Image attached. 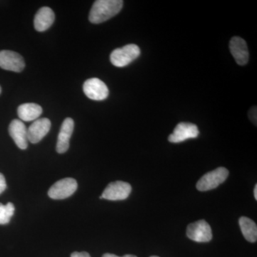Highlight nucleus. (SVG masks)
<instances>
[{"label": "nucleus", "mask_w": 257, "mask_h": 257, "mask_svg": "<svg viewBox=\"0 0 257 257\" xmlns=\"http://www.w3.org/2000/svg\"><path fill=\"white\" fill-rule=\"evenodd\" d=\"M77 189V182L74 179L65 178L57 181L51 187L49 197L53 199H64L72 196Z\"/></svg>", "instance_id": "5"}, {"label": "nucleus", "mask_w": 257, "mask_h": 257, "mask_svg": "<svg viewBox=\"0 0 257 257\" xmlns=\"http://www.w3.org/2000/svg\"><path fill=\"white\" fill-rule=\"evenodd\" d=\"M253 196H254L255 199L257 200V185H255L254 189H253Z\"/></svg>", "instance_id": "22"}, {"label": "nucleus", "mask_w": 257, "mask_h": 257, "mask_svg": "<svg viewBox=\"0 0 257 257\" xmlns=\"http://www.w3.org/2000/svg\"><path fill=\"white\" fill-rule=\"evenodd\" d=\"M102 257H120V256H116V255L113 254V253H104V254L103 255ZM121 257H138V256H135V255L126 254V255H124V256H121Z\"/></svg>", "instance_id": "21"}, {"label": "nucleus", "mask_w": 257, "mask_h": 257, "mask_svg": "<svg viewBox=\"0 0 257 257\" xmlns=\"http://www.w3.org/2000/svg\"><path fill=\"white\" fill-rule=\"evenodd\" d=\"M71 257H91L89 253L86 252V251H82V252H73L71 254Z\"/></svg>", "instance_id": "20"}, {"label": "nucleus", "mask_w": 257, "mask_h": 257, "mask_svg": "<svg viewBox=\"0 0 257 257\" xmlns=\"http://www.w3.org/2000/svg\"><path fill=\"white\" fill-rule=\"evenodd\" d=\"M150 257H160V256H150Z\"/></svg>", "instance_id": "24"}, {"label": "nucleus", "mask_w": 257, "mask_h": 257, "mask_svg": "<svg viewBox=\"0 0 257 257\" xmlns=\"http://www.w3.org/2000/svg\"><path fill=\"white\" fill-rule=\"evenodd\" d=\"M241 233L245 239L249 242H256L257 240V226L256 223L246 216H241L239 220Z\"/></svg>", "instance_id": "16"}, {"label": "nucleus", "mask_w": 257, "mask_h": 257, "mask_svg": "<svg viewBox=\"0 0 257 257\" xmlns=\"http://www.w3.org/2000/svg\"><path fill=\"white\" fill-rule=\"evenodd\" d=\"M55 15L53 10L47 7L40 8L35 15L34 26L38 32H45L52 26L55 22Z\"/></svg>", "instance_id": "14"}, {"label": "nucleus", "mask_w": 257, "mask_h": 257, "mask_svg": "<svg viewBox=\"0 0 257 257\" xmlns=\"http://www.w3.org/2000/svg\"><path fill=\"white\" fill-rule=\"evenodd\" d=\"M131 192V184L123 181H116L108 184L100 199L111 201L124 200L127 199Z\"/></svg>", "instance_id": "4"}, {"label": "nucleus", "mask_w": 257, "mask_h": 257, "mask_svg": "<svg viewBox=\"0 0 257 257\" xmlns=\"http://www.w3.org/2000/svg\"><path fill=\"white\" fill-rule=\"evenodd\" d=\"M141 51L138 45L130 44L111 52L110 61L115 67H124L138 58Z\"/></svg>", "instance_id": "2"}, {"label": "nucleus", "mask_w": 257, "mask_h": 257, "mask_svg": "<svg viewBox=\"0 0 257 257\" xmlns=\"http://www.w3.org/2000/svg\"><path fill=\"white\" fill-rule=\"evenodd\" d=\"M50 128L51 121L47 118L35 120L28 128V141L32 144L40 143L50 132Z\"/></svg>", "instance_id": "10"}, {"label": "nucleus", "mask_w": 257, "mask_h": 257, "mask_svg": "<svg viewBox=\"0 0 257 257\" xmlns=\"http://www.w3.org/2000/svg\"><path fill=\"white\" fill-rule=\"evenodd\" d=\"M42 114V108L35 103H25L19 106L18 114L20 119L25 121H33Z\"/></svg>", "instance_id": "15"}, {"label": "nucleus", "mask_w": 257, "mask_h": 257, "mask_svg": "<svg viewBox=\"0 0 257 257\" xmlns=\"http://www.w3.org/2000/svg\"><path fill=\"white\" fill-rule=\"evenodd\" d=\"M74 120L72 118H66L61 126L60 132L57 139L56 150L60 154L65 153L69 150V140L73 133Z\"/></svg>", "instance_id": "13"}, {"label": "nucleus", "mask_w": 257, "mask_h": 257, "mask_svg": "<svg viewBox=\"0 0 257 257\" xmlns=\"http://www.w3.org/2000/svg\"><path fill=\"white\" fill-rule=\"evenodd\" d=\"M248 117L253 124L256 125V106H253L248 111Z\"/></svg>", "instance_id": "18"}, {"label": "nucleus", "mask_w": 257, "mask_h": 257, "mask_svg": "<svg viewBox=\"0 0 257 257\" xmlns=\"http://www.w3.org/2000/svg\"><path fill=\"white\" fill-rule=\"evenodd\" d=\"M1 92H2V88H1V87H0V94H1Z\"/></svg>", "instance_id": "23"}, {"label": "nucleus", "mask_w": 257, "mask_h": 257, "mask_svg": "<svg viewBox=\"0 0 257 257\" xmlns=\"http://www.w3.org/2000/svg\"><path fill=\"white\" fill-rule=\"evenodd\" d=\"M228 176L229 171L227 169L219 167L203 176L198 181L197 189L200 192H206L215 189L226 181Z\"/></svg>", "instance_id": "3"}, {"label": "nucleus", "mask_w": 257, "mask_h": 257, "mask_svg": "<svg viewBox=\"0 0 257 257\" xmlns=\"http://www.w3.org/2000/svg\"><path fill=\"white\" fill-rule=\"evenodd\" d=\"M123 3L121 0H97L94 2L89 13V21L93 24L107 21L121 11Z\"/></svg>", "instance_id": "1"}, {"label": "nucleus", "mask_w": 257, "mask_h": 257, "mask_svg": "<svg viewBox=\"0 0 257 257\" xmlns=\"http://www.w3.org/2000/svg\"><path fill=\"white\" fill-rule=\"evenodd\" d=\"M9 133L19 148L21 150L28 148V128L21 120L14 119L11 121L9 126Z\"/></svg>", "instance_id": "11"}, {"label": "nucleus", "mask_w": 257, "mask_h": 257, "mask_svg": "<svg viewBox=\"0 0 257 257\" xmlns=\"http://www.w3.org/2000/svg\"><path fill=\"white\" fill-rule=\"evenodd\" d=\"M199 128L197 125L188 122H180L171 134L168 140L172 143H180L189 139H194L199 136Z\"/></svg>", "instance_id": "9"}, {"label": "nucleus", "mask_w": 257, "mask_h": 257, "mask_svg": "<svg viewBox=\"0 0 257 257\" xmlns=\"http://www.w3.org/2000/svg\"><path fill=\"white\" fill-rule=\"evenodd\" d=\"M6 189V180H5L4 175H3V174L0 173V194H1L2 193L4 192V191Z\"/></svg>", "instance_id": "19"}, {"label": "nucleus", "mask_w": 257, "mask_h": 257, "mask_svg": "<svg viewBox=\"0 0 257 257\" xmlns=\"http://www.w3.org/2000/svg\"><path fill=\"white\" fill-rule=\"evenodd\" d=\"M0 67L5 70L21 72L25 69V62L20 54L10 50L0 51Z\"/></svg>", "instance_id": "8"}, {"label": "nucleus", "mask_w": 257, "mask_h": 257, "mask_svg": "<svg viewBox=\"0 0 257 257\" xmlns=\"http://www.w3.org/2000/svg\"><path fill=\"white\" fill-rule=\"evenodd\" d=\"M15 206L13 203L9 202L4 205L0 203V224H7L14 215Z\"/></svg>", "instance_id": "17"}, {"label": "nucleus", "mask_w": 257, "mask_h": 257, "mask_svg": "<svg viewBox=\"0 0 257 257\" xmlns=\"http://www.w3.org/2000/svg\"><path fill=\"white\" fill-rule=\"evenodd\" d=\"M84 94L92 100L101 101L109 96V89L105 83L98 78L87 79L83 85Z\"/></svg>", "instance_id": "7"}, {"label": "nucleus", "mask_w": 257, "mask_h": 257, "mask_svg": "<svg viewBox=\"0 0 257 257\" xmlns=\"http://www.w3.org/2000/svg\"><path fill=\"white\" fill-rule=\"evenodd\" d=\"M229 50L235 61L239 65L243 66L248 61V50L246 42L239 37H234L229 42Z\"/></svg>", "instance_id": "12"}, {"label": "nucleus", "mask_w": 257, "mask_h": 257, "mask_svg": "<svg viewBox=\"0 0 257 257\" xmlns=\"http://www.w3.org/2000/svg\"><path fill=\"white\" fill-rule=\"evenodd\" d=\"M187 235L189 239L197 242H209L213 236L210 225L204 219L189 224Z\"/></svg>", "instance_id": "6"}]
</instances>
